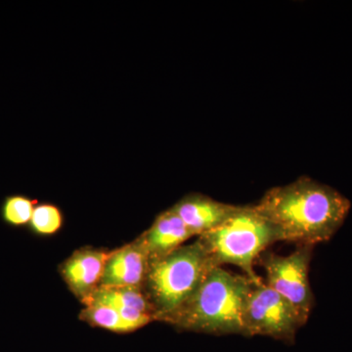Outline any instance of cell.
<instances>
[{
    "mask_svg": "<svg viewBox=\"0 0 352 352\" xmlns=\"http://www.w3.org/2000/svg\"><path fill=\"white\" fill-rule=\"evenodd\" d=\"M111 251L82 248L72 254L60 267L69 291L85 302L100 286Z\"/></svg>",
    "mask_w": 352,
    "mask_h": 352,
    "instance_id": "7",
    "label": "cell"
},
{
    "mask_svg": "<svg viewBox=\"0 0 352 352\" xmlns=\"http://www.w3.org/2000/svg\"><path fill=\"white\" fill-rule=\"evenodd\" d=\"M171 208L194 236H200L226 221L238 206L221 203L203 194L191 193Z\"/></svg>",
    "mask_w": 352,
    "mask_h": 352,
    "instance_id": "9",
    "label": "cell"
},
{
    "mask_svg": "<svg viewBox=\"0 0 352 352\" xmlns=\"http://www.w3.org/2000/svg\"><path fill=\"white\" fill-rule=\"evenodd\" d=\"M192 237H194L193 233L173 208L157 215L152 226L139 236L150 259L170 254Z\"/></svg>",
    "mask_w": 352,
    "mask_h": 352,
    "instance_id": "11",
    "label": "cell"
},
{
    "mask_svg": "<svg viewBox=\"0 0 352 352\" xmlns=\"http://www.w3.org/2000/svg\"><path fill=\"white\" fill-rule=\"evenodd\" d=\"M312 252V245H298L289 256L263 252L258 258L266 272V285L308 317L314 305L308 277Z\"/></svg>",
    "mask_w": 352,
    "mask_h": 352,
    "instance_id": "6",
    "label": "cell"
},
{
    "mask_svg": "<svg viewBox=\"0 0 352 352\" xmlns=\"http://www.w3.org/2000/svg\"><path fill=\"white\" fill-rule=\"evenodd\" d=\"M38 200L24 195H12L6 198L1 207V217L8 226L21 227L31 221L32 212Z\"/></svg>",
    "mask_w": 352,
    "mask_h": 352,
    "instance_id": "14",
    "label": "cell"
},
{
    "mask_svg": "<svg viewBox=\"0 0 352 352\" xmlns=\"http://www.w3.org/2000/svg\"><path fill=\"white\" fill-rule=\"evenodd\" d=\"M83 305L102 303L115 308L127 321L140 329L155 321L153 308L146 298L144 292L133 287L104 288L99 287Z\"/></svg>",
    "mask_w": 352,
    "mask_h": 352,
    "instance_id": "10",
    "label": "cell"
},
{
    "mask_svg": "<svg viewBox=\"0 0 352 352\" xmlns=\"http://www.w3.org/2000/svg\"><path fill=\"white\" fill-rule=\"evenodd\" d=\"M254 207L276 229L281 241L314 247L337 233L351 204L333 187L302 176L268 190Z\"/></svg>",
    "mask_w": 352,
    "mask_h": 352,
    "instance_id": "1",
    "label": "cell"
},
{
    "mask_svg": "<svg viewBox=\"0 0 352 352\" xmlns=\"http://www.w3.org/2000/svg\"><path fill=\"white\" fill-rule=\"evenodd\" d=\"M308 316L261 282L254 284L244 314V336H264L294 344Z\"/></svg>",
    "mask_w": 352,
    "mask_h": 352,
    "instance_id": "5",
    "label": "cell"
},
{
    "mask_svg": "<svg viewBox=\"0 0 352 352\" xmlns=\"http://www.w3.org/2000/svg\"><path fill=\"white\" fill-rule=\"evenodd\" d=\"M254 283L214 266L184 305L163 319L180 331L244 336V314Z\"/></svg>",
    "mask_w": 352,
    "mask_h": 352,
    "instance_id": "2",
    "label": "cell"
},
{
    "mask_svg": "<svg viewBox=\"0 0 352 352\" xmlns=\"http://www.w3.org/2000/svg\"><path fill=\"white\" fill-rule=\"evenodd\" d=\"M64 215L61 208L54 204H38L29 226L38 236H52L59 232L63 227Z\"/></svg>",
    "mask_w": 352,
    "mask_h": 352,
    "instance_id": "13",
    "label": "cell"
},
{
    "mask_svg": "<svg viewBox=\"0 0 352 352\" xmlns=\"http://www.w3.org/2000/svg\"><path fill=\"white\" fill-rule=\"evenodd\" d=\"M149 261V254L139 237L124 247L111 251L99 287L142 289Z\"/></svg>",
    "mask_w": 352,
    "mask_h": 352,
    "instance_id": "8",
    "label": "cell"
},
{
    "mask_svg": "<svg viewBox=\"0 0 352 352\" xmlns=\"http://www.w3.org/2000/svg\"><path fill=\"white\" fill-rule=\"evenodd\" d=\"M198 240L215 266L233 264L244 271L252 283L261 284L263 280L254 272V261L268 245L281 238L254 206H238L226 221L201 234Z\"/></svg>",
    "mask_w": 352,
    "mask_h": 352,
    "instance_id": "4",
    "label": "cell"
},
{
    "mask_svg": "<svg viewBox=\"0 0 352 352\" xmlns=\"http://www.w3.org/2000/svg\"><path fill=\"white\" fill-rule=\"evenodd\" d=\"M85 305L80 314V320L89 324L92 327L117 333H127L138 330L115 308L102 303H87Z\"/></svg>",
    "mask_w": 352,
    "mask_h": 352,
    "instance_id": "12",
    "label": "cell"
},
{
    "mask_svg": "<svg viewBox=\"0 0 352 352\" xmlns=\"http://www.w3.org/2000/svg\"><path fill=\"white\" fill-rule=\"evenodd\" d=\"M214 266L199 240L150 259L142 289L155 321H163L184 305Z\"/></svg>",
    "mask_w": 352,
    "mask_h": 352,
    "instance_id": "3",
    "label": "cell"
}]
</instances>
